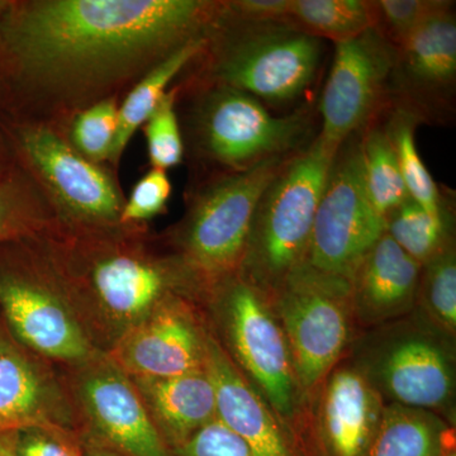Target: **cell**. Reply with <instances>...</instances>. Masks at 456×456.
<instances>
[{
  "instance_id": "obj_21",
  "label": "cell",
  "mask_w": 456,
  "mask_h": 456,
  "mask_svg": "<svg viewBox=\"0 0 456 456\" xmlns=\"http://www.w3.org/2000/svg\"><path fill=\"white\" fill-rule=\"evenodd\" d=\"M382 402L358 371L332 375L323 398V426L338 456L365 455L383 415Z\"/></svg>"
},
{
  "instance_id": "obj_34",
  "label": "cell",
  "mask_w": 456,
  "mask_h": 456,
  "mask_svg": "<svg viewBox=\"0 0 456 456\" xmlns=\"http://www.w3.org/2000/svg\"><path fill=\"white\" fill-rule=\"evenodd\" d=\"M37 221L35 207L23 189L0 178V242L27 235Z\"/></svg>"
},
{
  "instance_id": "obj_14",
  "label": "cell",
  "mask_w": 456,
  "mask_h": 456,
  "mask_svg": "<svg viewBox=\"0 0 456 456\" xmlns=\"http://www.w3.org/2000/svg\"><path fill=\"white\" fill-rule=\"evenodd\" d=\"M206 338L187 305L165 298L106 355L131 378H170L203 370Z\"/></svg>"
},
{
  "instance_id": "obj_8",
  "label": "cell",
  "mask_w": 456,
  "mask_h": 456,
  "mask_svg": "<svg viewBox=\"0 0 456 456\" xmlns=\"http://www.w3.org/2000/svg\"><path fill=\"white\" fill-rule=\"evenodd\" d=\"M277 289L294 377L311 388L325 377L346 345L350 281L302 264Z\"/></svg>"
},
{
  "instance_id": "obj_38",
  "label": "cell",
  "mask_w": 456,
  "mask_h": 456,
  "mask_svg": "<svg viewBox=\"0 0 456 456\" xmlns=\"http://www.w3.org/2000/svg\"><path fill=\"white\" fill-rule=\"evenodd\" d=\"M17 432H3L0 434V456H17Z\"/></svg>"
},
{
  "instance_id": "obj_26",
  "label": "cell",
  "mask_w": 456,
  "mask_h": 456,
  "mask_svg": "<svg viewBox=\"0 0 456 456\" xmlns=\"http://www.w3.org/2000/svg\"><path fill=\"white\" fill-rule=\"evenodd\" d=\"M436 425L416 408L395 404L383 410L365 456H435Z\"/></svg>"
},
{
  "instance_id": "obj_13",
  "label": "cell",
  "mask_w": 456,
  "mask_h": 456,
  "mask_svg": "<svg viewBox=\"0 0 456 456\" xmlns=\"http://www.w3.org/2000/svg\"><path fill=\"white\" fill-rule=\"evenodd\" d=\"M226 325L237 360L283 416L294 408V370L281 327L270 314L259 288L240 277L228 288Z\"/></svg>"
},
{
  "instance_id": "obj_35",
  "label": "cell",
  "mask_w": 456,
  "mask_h": 456,
  "mask_svg": "<svg viewBox=\"0 0 456 456\" xmlns=\"http://www.w3.org/2000/svg\"><path fill=\"white\" fill-rule=\"evenodd\" d=\"M17 456H83L82 450L66 437L61 428H27L18 431Z\"/></svg>"
},
{
  "instance_id": "obj_25",
  "label": "cell",
  "mask_w": 456,
  "mask_h": 456,
  "mask_svg": "<svg viewBox=\"0 0 456 456\" xmlns=\"http://www.w3.org/2000/svg\"><path fill=\"white\" fill-rule=\"evenodd\" d=\"M383 116L386 117V121H383L384 127L395 147L408 196L426 211H445L439 185L432 178L430 171L417 151L415 131L421 121L415 114L393 104L384 110Z\"/></svg>"
},
{
  "instance_id": "obj_37",
  "label": "cell",
  "mask_w": 456,
  "mask_h": 456,
  "mask_svg": "<svg viewBox=\"0 0 456 456\" xmlns=\"http://www.w3.org/2000/svg\"><path fill=\"white\" fill-rule=\"evenodd\" d=\"M82 452L83 456H127L94 439L86 441Z\"/></svg>"
},
{
  "instance_id": "obj_6",
  "label": "cell",
  "mask_w": 456,
  "mask_h": 456,
  "mask_svg": "<svg viewBox=\"0 0 456 456\" xmlns=\"http://www.w3.org/2000/svg\"><path fill=\"white\" fill-rule=\"evenodd\" d=\"M292 156L228 173L200 194L184 235L185 264L194 275L217 281L241 268L256 204Z\"/></svg>"
},
{
  "instance_id": "obj_32",
  "label": "cell",
  "mask_w": 456,
  "mask_h": 456,
  "mask_svg": "<svg viewBox=\"0 0 456 456\" xmlns=\"http://www.w3.org/2000/svg\"><path fill=\"white\" fill-rule=\"evenodd\" d=\"M171 194V183L167 171L152 169L132 189L127 203L122 207V224H139L151 220L164 212Z\"/></svg>"
},
{
  "instance_id": "obj_30",
  "label": "cell",
  "mask_w": 456,
  "mask_h": 456,
  "mask_svg": "<svg viewBox=\"0 0 456 456\" xmlns=\"http://www.w3.org/2000/svg\"><path fill=\"white\" fill-rule=\"evenodd\" d=\"M118 107L113 101H103L84 110L75 119L73 141L79 154L88 160L110 159L116 139Z\"/></svg>"
},
{
  "instance_id": "obj_16",
  "label": "cell",
  "mask_w": 456,
  "mask_h": 456,
  "mask_svg": "<svg viewBox=\"0 0 456 456\" xmlns=\"http://www.w3.org/2000/svg\"><path fill=\"white\" fill-rule=\"evenodd\" d=\"M26 350L0 317V434L37 428L65 430L62 399Z\"/></svg>"
},
{
  "instance_id": "obj_23",
  "label": "cell",
  "mask_w": 456,
  "mask_h": 456,
  "mask_svg": "<svg viewBox=\"0 0 456 456\" xmlns=\"http://www.w3.org/2000/svg\"><path fill=\"white\" fill-rule=\"evenodd\" d=\"M382 112L359 132V142L365 191L375 211L386 220L410 196L399 170L395 147L384 127Z\"/></svg>"
},
{
  "instance_id": "obj_7",
  "label": "cell",
  "mask_w": 456,
  "mask_h": 456,
  "mask_svg": "<svg viewBox=\"0 0 456 456\" xmlns=\"http://www.w3.org/2000/svg\"><path fill=\"white\" fill-rule=\"evenodd\" d=\"M384 232L386 220L365 191L356 134L338 147L327 174L305 264L351 281Z\"/></svg>"
},
{
  "instance_id": "obj_10",
  "label": "cell",
  "mask_w": 456,
  "mask_h": 456,
  "mask_svg": "<svg viewBox=\"0 0 456 456\" xmlns=\"http://www.w3.org/2000/svg\"><path fill=\"white\" fill-rule=\"evenodd\" d=\"M0 316L27 350L80 367L98 355L64 297L16 269H0Z\"/></svg>"
},
{
  "instance_id": "obj_18",
  "label": "cell",
  "mask_w": 456,
  "mask_h": 456,
  "mask_svg": "<svg viewBox=\"0 0 456 456\" xmlns=\"http://www.w3.org/2000/svg\"><path fill=\"white\" fill-rule=\"evenodd\" d=\"M131 379L164 441L175 448L217 419L215 388L204 369L176 377Z\"/></svg>"
},
{
  "instance_id": "obj_22",
  "label": "cell",
  "mask_w": 456,
  "mask_h": 456,
  "mask_svg": "<svg viewBox=\"0 0 456 456\" xmlns=\"http://www.w3.org/2000/svg\"><path fill=\"white\" fill-rule=\"evenodd\" d=\"M208 35V33H207ZM207 35L200 36L180 46L143 77L134 89L125 103L118 108L116 139H114L110 159L116 163L126 147L143 123L147 122L161 99L167 94V86L182 73L183 69L203 53Z\"/></svg>"
},
{
  "instance_id": "obj_28",
  "label": "cell",
  "mask_w": 456,
  "mask_h": 456,
  "mask_svg": "<svg viewBox=\"0 0 456 456\" xmlns=\"http://www.w3.org/2000/svg\"><path fill=\"white\" fill-rule=\"evenodd\" d=\"M374 28L391 42L402 46L426 20L449 7V0H373Z\"/></svg>"
},
{
  "instance_id": "obj_4",
  "label": "cell",
  "mask_w": 456,
  "mask_h": 456,
  "mask_svg": "<svg viewBox=\"0 0 456 456\" xmlns=\"http://www.w3.org/2000/svg\"><path fill=\"white\" fill-rule=\"evenodd\" d=\"M338 150L317 134L261 194L240 268L241 277L255 287L278 288L305 264L318 203Z\"/></svg>"
},
{
  "instance_id": "obj_1",
  "label": "cell",
  "mask_w": 456,
  "mask_h": 456,
  "mask_svg": "<svg viewBox=\"0 0 456 456\" xmlns=\"http://www.w3.org/2000/svg\"><path fill=\"white\" fill-rule=\"evenodd\" d=\"M218 14L220 3L200 0H51L14 12L4 38L29 73L74 82L169 56L211 31Z\"/></svg>"
},
{
  "instance_id": "obj_19",
  "label": "cell",
  "mask_w": 456,
  "mask_h": 456,
  "mask_svg": "<svg viewBox=\"0 0 456 456\" xmlns=\"http://www.w3.org/2000/svg\"><path fill=\"white\" fill-rule=\"evenodd\" d=\"M421 269L386 231L351 277V293L368 316H393L412 305Z\"/></svg>"
},
{
  "instance_id": "obj_2",
  "label": "cell",
  "mask_w": 456,
  "mask_h": 456,
  "mask_svg": "<svg viewBox=\"0 0 456 456\" xmlns=\"http://www.w3.org/2000/svg\"><path fill=\"white\" fill-rule=\"evenodd\" d=\"M60 294L92 344L112 349L170 296L169 266L134 248L88 246L60 264Z\"/></svg>"
},
{
  "instance_id": "obj_12",
  "label": "cell",
  "mask_w": 456,
  "mask_h": 456,
  "mask_svg": "<svg viewBox=\"0 0 456 456\" xmlns=\"http://www.w3.org/2000/svg\"><path fill=\"white\" fill-rule=\"evenodd\" d=\"M77 368V397L94 440L127 456H171L134 380L106 354Z\"/></svg>"
},
{
  "instance_id": "obj_9",
  "label": "cell",
  "mask_w": 456,
  "mask_h": 456,
  "mask_svg": "<svg viewBox=\"0 0 456 456\" xmlns=\"http://www.w3.org/2000/svg\"><path fill=\"white\" fill-rule=\"evenodd\" d=\"M397 47L375 28L335 44L334 59L318 103V136L331 149L359 134L391 104Z\"/></svg>"
},
{
  "instance_id": "obj_11",
  "label": "cell",
  "mask_w": 456,
  "mask_h": 456,
  "mask_svg": "<svg viewBox=\"0 0 456 456\" xmlns=\"http://www.w3.org/2000/svg\"><path fill=\"white\" fill-rule=\"evenodd\" d=\"M449 7L426 20L397 49L389 102L421 122H443L454 110L456 18Z\"/></svg>"
},
{
  "instance_id": "obj_15",
  "label": "cell",
  "mask_w": 456,
  "mask_h": 456,
  "mask_svg": "<svg viewBox=\"0 0 456 456\" xmlns=\"http://www.w3.org/2000/svg\"><path fill=\"white\" fill-rule=\"evenodd\" d=\"M20 141L33 167L75 217L101 224L119 220L121 198L101 167L46 128H27Z\"/></svg>"
},
{
  "instance_id": "obj_3",
  "label": "cell",
  "mask_w": 456,
  "mask_h": 456,
  "mask_svg": "<svg viewBox=\"0 0 456 456\" xmlns=\"http://www.w3.org/2000/svg\"><path fill=\"white\" fill-rule=\"evenodd\" d=\"M212 46L209 77L215 86L285 106L316 82L325 41L283 20H240L221 14L207 35Z\"/></svg>"
},
{
  "instance_id": "obj_31",
  "label": "cell",
  "mask_w": 456,
  "mask_h": 456,
  "mask_svg": "<svg viewBox=\"0 0 456 456\" xmlns=\"http://www.w3.org/2000/svg\"><path fill=\"white\" fill-rule=\"evenodd\" d=\"M426 301L437 320L450 331L456 325V261L452 245L425 263Z\"/></svg>"
},
{
  "instance_id": "obj_29",
  "label": "cell",
  "mask_w": 456,
  "mask_h": 456,
  "mask_svg": "<svg viewBox=\"0 0 456 456\" xmlns=\"http://www.w3.org/2000/svg\"><path fill=\"white\" fill-rule=\"evenodd\" d=\"M145 134L150 161L155 169L167 171L182 163L184 146L175 113V90L164 95L147 119Z\"/></svg>"
},
{
  "instance_id": "obj_17",
  "label": "cell",
  "mask_w": 456,
  "mask_h": 456,
  "mask_svg": "<svg viewBox=\"0 0 456 456\" xmlns=\"http://www.w3.org/2000/svg\"><path fill=\"white\" fill-rule=\"evenodd\" d=\"M204 370L215 388L221 424L244 440L257 456H293L265 402L211 336L206 338Z\"/></svg>"
},
{
  "instance_id": "obj_20",
  "label": "cell",
  "mask_w": 456,
  "mask_h": 456,
  "mask_svg": "<svg viewBox=\"0 0 456 456\" xmlns=\"http://www.w3.org/2000/svg\"><path fill=\"white\" fill-rule=\"evenodd\" d=\"M387 392L401 406L436 408L452 395V369L444 351L424 338L395 344L380 367Z\"/></svg>"
},
{
  "instance_id": "obj_27",
  "label": "cell",
  "mask_w": 456,
  "mask_h": 456,
  "mask_svg": "<svg viewBox=\"0 0 456 456\" xmlns=\"http://www.w3.org/2000/svg\"><path fill=\"white\" fill-rule=\"evenodd\" d=\"M448 213H431L408 200L386 217V231L395 244L417 263L424 265L450 245Z\"/></svg>"
},
{
  "instance_id": "obj_33",
  "label": "cell",
  "mask_w": 456,
  "mask_h": 456,
  "mask_svg": "<svg viewBox=\"0 0 456 456\" xmlns=\"http://www.w3.org/2000/svg\"><path fill=\"white\" fill-rule=\"evenodd\" d=\"M174 456H257L253 449L217 419L176 446Z\"/></svg>"
},
{
  "instance_id": "obj_39",
  "label": "cell",
  "mask_w": 456,
  "mask_h": 456,
  "mask_svg": "<svg viewBox=\"0 0 456 456\" xmlns=\"http://www.w3.org/2000/svg\"><path fill=\"white\" fill-rule=\"evenodd\" d=\"M11 7H12V3L2 2V0H0V16H2V14L7 13V12L9 11V8H11Z\"/></svg>"
},
{
  "instance_id": "obj_40",
  "label": "cell",
  "mask_w": 456,
  "mask_h": 456,
  "mask_svg": "<svg viewBox=\"0 0 456 456\" xmlns=\"http://www.w3.org/2000/svg\"><path fill=\"white\" fill-rule=\"evenodd\" d=\"M446 456H455L454 452H452V454H448Z\"/></svg>"
},
{
  "instance_id": "obj_24",
  "label": "cell",
  "mask_w": 456,
  "mask_h": 456,
  "mask_svg": "<svg viewBox=\"0 0 456 456\" xmlns=\"http://www.w3.org/2000/svg\"><path fill=\"white\" fill-rule=\"evenodd\" d=\"M287 20L301 31L335 44L374 28L373 0H288Z\"/></svg>"
},
{
  "instance_id": "obj_36",
  "label": "cell",
  "mask_w": 456,
  "mask_h": 456,
  "mask_svg": "<svg viewBox=\"0 0 456 456\" xmlns=\"http://www.w3.org/2000/svg\"><path fill=\"white\" fill-rule=\"evenodd\" d=\"M288 0H239L221 3L224 17L240 20H287Z\"/></svg>"
},
{
  "instance_id": "obj_5",
  "label": "cell",
  "mask_w": 456,
  "mask_h": 456,
  "mask_svg": "<svg viewBox=\"0 0 456 456\" xmlns=\"http://www.w3.org/2000/svg\"><path fill=\"white\" fill-rule=\"evenodd\" d=\"M215 86L198 113V136L203 151L230 173L292 156L314 139V108L275 116L248 93Z\"/></svg>"
}]
</instances>
